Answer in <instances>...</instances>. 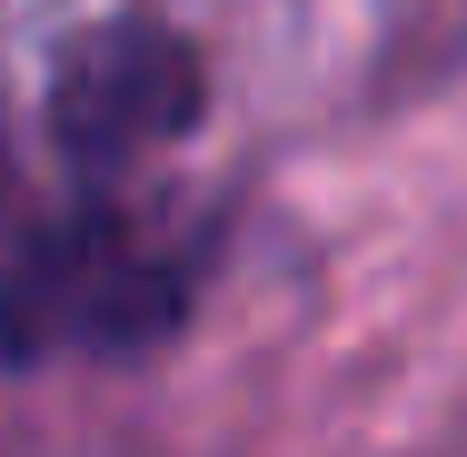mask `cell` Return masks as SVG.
<instances>
[{"instance_id": "1", "label": "cell", "mask_w": 467, "mask_h": 457, "mask_svg": "<svg viewBox=\"0 0 467 457\" xmlns=\"http://www.w3.org/2000/svg\"><path fill=\"white\" fill-rule=\"evenodd\" d=\"M199 249L130 199H80L0 259V358H140L189 318Z\"/></svg>"}, {"instance_id": "2", "label": "cell", "mask_w": 467, "mask_h": 457, "mask_svg": "<svg viewBox=\"0 0 467 457\" xmlns=\"http://www.w3.org/2000/svg\"><path fill=\"white\" fill-rule=\"evenodd\" d=\"M199 109H209V70H199L189 30L150 20V10L80 30L50 70V140L80 180H119V170L180 150Z\"/></svg>"}]
</instances>
